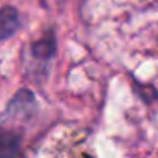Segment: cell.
<instances>
[{"label":"cell","mask_w":158,"mask_h":158,"mask_svg":"<svg viewBox=\"0 0 158 158\" xmlns=\"http://www.w3.org/2000/svg\"><path fill=\"white\" fill-rule=\"evenodd\" d=\"M20 152V136L8 132L0 130V156H13Z\"/></svg>","instance_id":"obj_2"},{"label":"cell","mask_w":158,"mask_h":158,"mask_svg":"<svg viewBox=\"0 0 158 158\" xmlns=\"http://www.w3.org/2000/svg\"><path fill=\"white\" fill-rule=\"evenodd\" d=\"M19 28L20 17L13 6H5L0 10V40L11 37Z\"/></svg>","instance_id":"obj_1"}]
</instances>
